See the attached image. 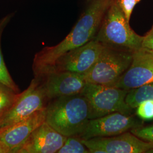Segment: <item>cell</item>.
<instances>
[{"label": "cell", "mask_w": 153, "mask_h": 153, "mask_svg": "<svg viewBox=\"0 0 153 153\" xmlns=\"http://www.w3.org/2000/svg\"><path fill=\"white\" fill-rule=\"evenodd\" d=\"M89 1L86 10L65 38L56 45L44 47L35 54L33 64L35 76L42 74L61 55L95 38L113 0Z\"/></svg>", "instance_id": "cell-1"}, {"label": "cell", "mask_w": 153, "mask_h": 153, "mask_svg": "<svg viewBox=\"0 0 153 153\" xmlns=\"http://www.w3.org/2000/svg\"><path fill=\"white\" fill-rule=\"evenodd\" d=\"M143 123V121L136 115L116 112L90 119L85 130L78 137L88 140L94 137L114 136L141 127Z\"/></svg>", "instance_id": "cell-8"}, {"label": "cell", "mask_w": 153, "mask_h": 153, "mask_svg": "<svg viewBox=\"0 0 153 153\" xmlns=\"http://www.w3.org/2000/svg\"><path fill=\"white\" fill-rule=\"evenodd\" d=\"M57 153H90L82 139L76 136L66 137L65 141Z\"/></svg>", "instance_id": "cell-17"}, {"label": "cell", "mask_w": 153, "mask_h": 153, "mask_svg": "<svg viewBox=\"0 0 153 153\" xmlns=\"http://www.w3.org/2000/svg\"><path fill=\"white\" fill-rule=\"evenodd\" d=\"M121 9L126 20L130 22L131 14L136 6L141 0H119Z\"/></svg>", "instance_id": "cell-20"}, {"label": "cell", "mask_w": 153, "mask_h": 153, "mask_svg": "<svg viewBox=\"0 0 153 153\" xmlns=\"http://www.w3.org/2000/svg\"><path fill=\"white\" fill-rule=\"evenodd\" d=\"M103 48L104 45L98 41L91 40L61 55L42 74L48 72L60 71L85 74L96 62Z\"/></svg>", "instance_id": "cell-7"}, {"label": "cell", "mask_w": 153, "mask_h": 153, "mask_svg": "<svg viewBox=\"0 0 153 153\" xmlns=\"http://www.w3.org/2000/svg\"><path fill=\"white\" fill-rule=\"evenodd\" d=\"M1 117H0V123H1Z\"/></svg>", "instance_id": "cell-23"}, {"label": "cell", "mask_w": 153, "mask_h": 153, "mask_svg": "<svg viewBox=\"0 0 153 153\" xmlns=\"http://www.w3.org/2000/svg\"><path fill=\"white\" fill-rule=\"evenodd\" d=\"M49 102L39 77H35L26 90L19 94L16 102L1 117L0 129L25 120L45 109Z\"/></svg>", "instance_id": "cell-6"}, {"label": "cell", "mask_w": 153, "mask_h": 153, "mask_svg": "<svg viewBox=\"0 0 153 153\" xmlns=\"http://www.w3.org/2000/svg\"><path fill=\"white\" fill-rule=\"evenodd\" d=\"M90 115L88 100L81 93L51 100L45 108V121L66 137L79 136Z\"/></svg>", "instance_id": "cell-2"}, {"label": "cell", "mask_w": 153, "mask_h": 153, "mask_svg": "<svg viewBox=\"0 0 153 153\" xmlns=\"http://www.w3.org/2000/svg\"><path fill=\"white\" fill-rule=\"evenodd\" d=\"M11 88L0 82V117L5 115L10 109L19 96Z\"/></svg>", "instance_id": "cell-16"}, {"label": "cell", "mask_w": 153, "mask_h": 153, "mask_svg": "<svg viewBox=\"0 0 153 153\" xmlns=\"http://www.w3.org/2000/svg\"><path fill=\"white\" fill-rule=\"evenodd\" d=\"M133 52L104 46L98 59L84 74L87 83L115 86L131 64Z\"/></svg>", "instance_id": "cell-4"}, {"label": "cell", "mask_w": 153, "mask_h": 153, "mask_svg": "<svg viewBox=\"0 0 153 153\" xmlns=\"http://www.w3.org/2000/svg\"><path fill=\"white\" fill-rule=\"evenodd\" d=\"M130 131L142 140L153 143V124L143 126L133 129Z\"/></svg>", "instance_id": "cell-19"}, {"label": "cell", "mask_w": 153, "mask_h": 153, "mask_svg": "<svg viewBox=\"0 0 153 153\" xmlns=\"http://www.w3.org/2000/svg\"><path fill=\"white\" fill-rule=\"evenodd\" d=\"M129 23L121 9L119 1L113 0L94 39L104 46L134 52L141 47L143 36L131 28Z\"/></svg>", "instance_id": "cell-3"}, {"label": "cell", "mask_w": 153, "mask_h": 153, "mask_svg": "<svg viewBox=\"0 0 153 153\" xmlns=\"http://www.w3.org/2000/svg\"><path fill=\"white\" fill-rule=\"evenodd\" d=\"M82 141L90 153H145L153 149V143L142 140L130 131L114 136L82 139Z\"/></svg>", "instance_id": "cell-9"}, {"label": "cell", "mask_w": 153, "mask_h": 153, "mask_svg": "<svg viewBox=\"0 0 153 153\" xmlns=\"http://www.w3.org/2000/svg\"><path fill=\"white\" fill-rule=\"evenodd\" d=\"M66 137L44 121L33 131L17 153H57Z\"/></svg>", "instance_id": "cell-13"}, {"label": "cell", "mask_w": 153, "mask_h": 153, "mask_svg": "<svg viewBox=\"0 0 153 153\" xmlns=\"http://www.w3.org/2000/svg\"><path fill=\"white\" fill-rule=\"evenodd\" d=\"M146 100H153V82L129 90L126 98V103L134 109Z\"/></svg>", "instance_id": "cell-15"}, {"label": "cell", "mask_w": 153, "mask_h": 153, "mask_svg": "<svg viewBox=\"0 0 153 153\" xmlns=\"http://www.w3.org/2000/svg\"><path fill=\"white\" fill-rule=\"evenodd\" d=\"M128 93V90L121 88L87 83L82 94L90 106V119L116 112L132 114L134 109L126 101Z\"/></svg>", "instance_id": "cell-5"}, {"label": "cell", "mask_w": 153, "mask_h": 153, "mask_svg": "<svg viewBox=\"0 0 153 153\" xmlns=\"http://www.w3.org/2000/svg\"><path fill=\"white\" fill-rule=\"evenodd\" d=\"M35 77L40 79L49 101L81 94L87 83L84 74L69 71L48 72Z\"/></svg>", "instance_id": "cell-10"}, {"label": "cell", "mask_w": 153, "mask_h": 153, "mask_svg": "<svg viewBox=\"0 0 153 153\" xmlns=\"http://www.w3.org/2000/svg\"><path fill=\"white\" fill-rule=\"evenodd\" d=\"M0 153H6L5 149L1 145L0 143Z\"/></svg>", "instance_id": "cell-22"}, {"label": "cell", "mask_w": 153, "mask_h": 153, "mask_svg": "<svg viewBox=\"0 0 153 153\" xmlns=\"http://www.w3.org/2000/svg\"><path fill=\"white\" fill-rule=\"evenodd\" d=\"M136 109V115L141 120H153V100H146L141 102Z\"/></svg>", "instance_id": "cell-18"}, {"label": "cell", "mask_w": 153, "mask_h": 153, "mask_svg": "<svg viewBox=\"0 0 153 153\" xmlns=\"http://www.w3.org/2000/svg\"><path fill=\"white\" fill-rule=\"evenodd\" d=\"M45 108L25 120L0 129V143L6 153H18L33 131L45 121Z\"/></svg>", "instance_id": "cell-12"}, {"label": "cell", "mask_w": 153, "mask_h": 153, "mask_svg": "<svg viewBox=\"0 0 153 153\" xmlns=\"http://www.w3.org/2000/svg\"><path fill=\"white\" fill-rule=\"evenodd\" d=\"M141 47L153 52V25L150 31L143 36Z\"/></svg>", "instance_id": "cell-21"}, {"label": "cell", "mask_w": 153, "mask_h": 153, "mask_svg": "<svg viewBox=\"0 0 153 153\" xmlns=\"http://www.w3.org/2000/svg\"><path fill=\"white\" fill-rule=\"evenodd\" d=\"M153 82V52L141 47L133 52L131 64L114 87L130 90Z\"/></svg>", "instance_id": "cell-11"}, {"label": "cell", "mask_w": 153, "mask_h": 153, "mask_svg": "<svg viewBox=\"0 0 153 153\" xmlns=\"http://www.w3.org/2000/svg\"><path fill=\"white\" fill-rule=\"evenodd\" d=\"M13 14H9L0 19V82L11 88L16 93H19V88L12 79L6 66L2 52L1 41L3 31L9 22L11 20Z\"/></svg>", "instance_id": "cell-14"}]
</instances>
